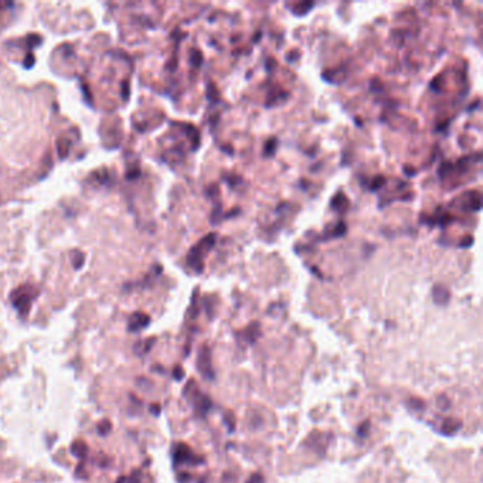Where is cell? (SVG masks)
Returning a JSON list of instances; mask_svg holds the SVG:
<instances>
[{"instance_id":"cell-4","label":"cell","mask_w":483,"mask_h":483,"mask_svg":"<svg viewBox=\"0 0 483 483\" xmlns=\"http://www.w3.org/2000/svg\"><path fill=\"white\" fill-rule=\"evenodd\" d=\"M197 367L198 371L206 377L207 380H213L214 378V373H213V366H211V354H210L209 347L204 346L200 352H198V360H197Z\"/></svg>"},{"instance_id":"cell-24","label":"cell","mask_w":483,"mask_h":483,"mask_svg":"<svg viewBox=\"0 0 483 483\" xmlns=\"http://www.w3.org/2000/svg\"><path fill=\"white\" fill-rule=\"evenodd\" d=\"M125 480H126L125 477H119V479H118V482H116V483H125Z\"/></svg>"},{"instance_id":"cell-6","label":"cell","mask_w":483,"mask_h":483,"mask_svg":"<svg viewBox=\"0 0 483 483\" xmlns=\"http://www.w3.org/2000/svg\"><path fill=\"white\" fill-rule=\"evenodd\" d=\"M193 404H194V410H196L197 415L204 417L207 411L211 408V400H210L207 395H203L200 393H194L193 397Z\"/></svg>"},{"instance_id":"cell-3","label":"cell","mask_w":483,"mask_h":483,"mask_svg":"<svg viewBox=\"0 0 483 483\" xmlns=\"http://www.w3.org/2000/svg\"><path fill=\"white\" fill-rule=\"evenodd\" d=\"M203 464L202 458L196 456L190 448L185 444H177L173 448V465H198Z\"/></svg>"},{"instance_id":"cell-19","label":"cell","mask_w":483,"mask_h":483,"mask_svg":"<svg viewBox=\"0 0 483 483\" xmlns=\"http://www.w3.org/2000/svg\"><path fill=\"white\" fill-rule=\"evenodd\" d=\"M247 483H265V479L261 473H252Z\"/></svg>"},{"instance_id":"cell-9","label":"cell","mask_w":483,"mask_h":483,"mask_svg":"<svg viewBox=\"0 0 483 483\" xmlns=\"http://www.w3.org/2000/svg\"><path fill=\"white\" fill-rule=\"evenodd\" d=\"M71 453L74 456H77L78 459H85V456L88 453V445L81 439L74 441L71 445Z\"/></svg>"},{"instance_id":"cell-2","label":"cell","mask_w":483,"mask_h":483,"mask_svg":"<svg viewBox=\"0 0 483 483\" xmlns=\"http://www.w3.org/2000/svg\"><path fill=\"white\" fill-rule=\"evenodd\" d=\"M34 298H36V291L31 287H20L14 289L10 295L13 306L18 310L22 316H26L29 313Z\"/></svg>"},{"instance_id":"cell-8","label":"cell","mask_w":483,"mask_h":483,"mask_svg":"<svg viewBox=\"0 0 483 483\" xmlns=\"http://www.w3.org/2000/svg\"><path fill=\"white\" fill-rule=\"evenodd\" d=\"M259 334H261V326H259V323L258 322H252L248 326V328L244 330V339L247 343H255L259 337Z\"/></svg>"},{"instance_id":"cell-10","label":"cell","mask_w":483,"mask_h":483,"mask_svg":"<svg viewBox=\"0 0 483 483\" xmlns=\"http://www.w3.org/2000/svg\"><path fill=\"white\" fill-rule=\"evenodd\" d=\"M434 300L438 305H447L449 300V291L442 285L434 287Z\"/></svg>"},{"instance_id":"cell-14","label":"cell","mask_w":483,"mask_h":483,"mask_svg":"<svg viewBox=\"0 0 483 483\" xmlns=\"http://www.w3.org/2000/svg\"><path fill=\"white\" fill-rule=\"evenodd\" d=\"M224 424L227 425V428L230 432H233L235 430V417H234L233 412H227L224 415Z\"/></svg>"},{"instance_id":"cell-16","label":"cell","mask_w":483,"mask_h":483,"mask_svg":"<svg viewBox=\"0 0 483 483\" xmlns=\"http://www.w3.org/2000/svg\"><path fill=\"white\" fill-rule=\"evenodd\" d=\"M57 146H58V150H60L61 157H66V156H67V148H68V142H67L66 139H60V140L57 142Z\"/></svg>"},{"instance_id":"cell-11","label":"cell","mask_w":483,"mask_h":483,"mask_svg":"<svg viewBox=\"0 0 483 483\" xmlns=\"http://www.w3.org/2000/svg\"><path fill=\"white\" fill-rule=\"evenodd\" d=\"M347 203H349V202H347L346 196L339 193V194H336V196L332 198V209H336L337 211H343V210H346Z\"/></svg>"},{"instance_id":"cell-20","label":"cell","mask_w":483,"mask_h":483,"mask_svg":"<svg viewBox=\"0 0 483 483\" xmlns=\"http://www.w3.org/2000/svg\"><path fill=\"white\" fill-rule=\"evenodd\" d=\"M128 483H140V473L139 472H133L129 479H126Z\"/></svg>"},{"instance_id":"cell-18","label":"cell","mask_w":483,"mask_h":483,"mask_svg":"<svg viewBox=\"0 0 483 483\" xmlns=\"http://www.w3.org/2000/svg\"><path fill=\"white\" fill-rule=\"evenodd\" d=\"M191 54H193L191 63H193L194 66H200V64H202V53H200L198 50H191Z\"/></svg>"},{"instance_id":"cell-7","label":"cell","mask_w":483,"mask_h":483,"mask_svg":"<svg viewBox=\"0 0 483 483\" xmlns=\"http://www.w3.org/2000/svg\"><path fill=\"white\" fill-rule=\"evenodd\" d=\"M460 427H462V422L458 418H447L442 424L441 432L445 435H453L460 430Z\"/></svg>"},{"instance_id":"cell-12","label":"cell","mask_w":483,"mask_h":483,"mask_svg":"<svg viewBox=\"0 0 483 483\" xmlns=\"http://www.w3.org/2000/svg\"><path fill=\"white\" fill-rule=\"evenodd\" d=\"M312 7H313V3H312V2H306V3H296V5H292L291 9H292V12L295 13V14L302 16V14H306V13L309 12Z\"/></svg>"},{"instance_id":"cell-13","label":"cell","mask_w":483,"mask_h":483,"mask_svg":"<svg viewBox=\"0 0 483 483\" xmlns=\"http://www.w3.org/2000/svg\"><path fill=\"white\" fill-rule=\"evenodd\" d=\"M96 430H98V434H99V435H101V436L108 435V434L111 432V430H112V425H111V421H108V419H104V421H101V422H99V425H98V428H96Z\"/></svg>"},{"instance_id":"cell-17","label":"cell","mask_w":483,"mask_h":483,"mask_svg":"<svg viewBox=\"0 0 483 483\" xmlns=\"http://www.w3.org/2000/svg\"><path fill=\"white\" fill-rule=\"evenodd\" d=\"M384 182H386V179H384L383 176H376V177L373 179V183L370 185V189L371 190H377L378 187H381V186L384 185Z\"/></svg>"},{"instance_id":"cell-21","label":"cell","mask_w":483,"mask_h":483,"mask_svg":"<svg viewBox=\"0 0 483 483\" xmlns=\"http://www.w3.org/2000/svg\"><path fill=\"white\" fill-rule=\"evenodd\" d=\"M173 376H174V378H176V380H182V378L185 377V371H183V369H182L180 366H177V367L174 369Z\"/></svg>"},{"instance_id":"cell-23","label":"cell","mask_w":483,"mask_h":483,"mask_svg":"<svg viewBox=\"0 0 483 483\" xmlns=\"http://www.w3.org/2000/svg\"><path fill=\"white\" fill-rule=\"evenodd\" d=\"M150 411L153 412V415H159V412H160V406H159V404H153V406H150Z\"/></svg>"},{"instance_id":"cell-5","label":"cell","mask_w":483,"mask_h":483,"mask_svg":"<svg viewBox=\"0 0 483 483\" xmlns=\"http://www.w3.org/2000/svg\"><path fill=\"white\" fill-rule=\"evenodd\" d=\"M150 323V317L146 313L142 312H136L129 317V323H128V329L129 332H139L145 329Z\"/></svg>"},{"instance_id":"cell-15","label":"cell","mask_w":483,"mask_h":483,"mask_svg":"<svg viewBox=\"0 0 483 483\" xmlns=\"http://www.w3.org/2000/svg\"><path fill=\"white\" fill-rule=\"evenodd\" d=\"M369 431H370V422H369V421H366V422H363L360 427H358L357 434L361 436V438H366L367 434H369Z\"/></svg>"},{"instance_id":"cell-22","label":"cell","mask_w":483,"mask_h":483,"mask_svg":"<svg viewBox=\"0 0 483 483\" xmlns=\"http://www.w3.org/2000/svg\"><path fill=\"white\" fill-rule=\"evenodd\" d=\"M410 406H412L414 408H417V410H422L424 402L421 400H414V398H412V400L410 401Z\"/></svg>"},{"instance_id":"cell-1","label":"cell","mask_w":483,"mask_h":483,"mask_svg":"<svg viewBox=\"0 0 483 483\" xmlns=\"http://www.w3.org/2000/svg\"><path fill=\"white\" fill-rule=\"evenodd\" d=\"M215 241H217V234H209V235H206L202 241H198V243L191 248L190 252H189V255H187V264L196 271L197 274H202V272H203L204 255L214 247Z\"/></svg>"}]
</instances>
